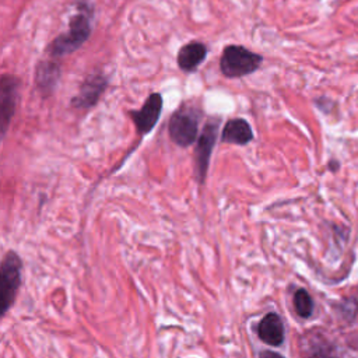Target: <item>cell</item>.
<instances>
[{
  "label": "cell",
  "mask_w": 358,
  "mask_h": 358,
  "mask_svg": "<svg viewBox=\"0 0 358 358\" xmlns=\"http://www.w3.org/2000/svg\"><path fill=\"white\" fill-rule=\"evenodd\" d=\"M77 13L70 18L69 32L57 36L49 52L53 57H62L77 50L91 34V22L94 17L92 0H77Z\"/></svg>",
  "instance_id": "obj_1"
},
{
  "label": "cell",
  "mask_w": 358,
  "mask_h": 358,
  "mask_svg": "<svg viewBox=\"0 0 358 358\" xmlns=\"http://www.w3.org/2000/svg\"><path fill=\"white\" fill-rule=\"evenodd\" d=\"M263 62V56L239 45H229L224 49L220 67L224 76L239 78L256 71Z\"/></svg>",
  "instance_id": "obj_2"
},
{
  "label": "cell",
  "mask_w": 358,
  "mask_h": 358,
  "mask_svg": "<svg viewBox=\"0 0 358 358\" xmlns=\"http://www.w3.org/2000/svg\"><path fill=\"white\" fill-rule=\"evenodd\" d=\"M22 278V262L20 256L10 250L3 259L0 268V308L4 316L15 301L17 291Z\"/></svg>",
  "instance_id": "obj_3"
},
{
  "label": "cell",
  "mask_w": 358,
  "mask_h": 358,
  "mask_svg": "<svg viewBox=\"0 0 358 358\" xmlns=\"http://www.w3.org/2000/svg\"><path fill=\"white\" fill-rule=\"evenodd\" d=\"M199 117L200 113L193 106L183 105L176 109L171 116L168 127L171 140L180 147L192 145L197 138Z\"/></svg>",
  "instance_id": "obj_4"
},
{
  "label": "cell",
  "mask_w": 358,
  "mask_h": 358,
  "mask_svg": "<svg viewBox=\"0 0 358 358\" xmlns=\"http://www.w3.org/2000/svg\"><path fill=\"white\" fill-rule=\"evenodd\" d=\"M218 127H220V120L218 119H210L203 131L201 136L197 140V145H196V173H197V179L200 183L204 182L208 165H210V158H211V152L217 140V134H218Z\"/></svg>",
  "instance_id": "obj_5"
},
{
  "label": "cell",
  "mask_w": 358,
  "mask_h": 358,
  "mask_svg": "<svg viewBox=\"0 0 358 358\" xmlns=\"http://www.w3.org/2000/svg\"><path fill=\"white\" fill-rule=\"evenodd\" d=\"M162 112V96L159 92L151 94L141 109L131 110V119L140 134L150 133L157 124Z\"/></svg>",
  "instance_id": "obj_6"
},
{
  "label": "cell",
  "mask_w": 358,
  "mask_h": 358,
  "mask_svg": "<svg viewBox=\"0 0 358 358\" xmlns=\"http://www.w3.org/2000/svg\"><path fill=\"white\" fill-rule=\"evenodd\" d=\"M20 81L11 76H3L0 83V120H1V133L6 134L10 120L14 115L17 96H18Z\"/></svg>",
  "instance_id": "obj_7"
},
{
  "label": "cell",
  "mask_w": 358,
  "mask_h": 358,
  "mask_svg": "<svg viewBox=\"0 0 358 358\" xmlns=\"http://www.w3.org/2000/svg\"><path fill=\"white\" fill-rule=\"evenodd\" d=\"M108 85V80L102 73H92L83 83L80 92L73 98L71 105L78 109H87L94 106Z\"/></svg>",
  "instance_id": "obj_8"
},
{
  "label": "cell",
  "mask_w": 358,
  "mask_h": 358,
  "mask_svg": "<svg viewBox=\"0 0 358 358\" xmlns=\"http://www.w3.org/2000/svg\"><path fill=\"white\" fill-rule=\"evenodd\" d=\"M257 336L268 345H281L285 338V330L280 315L275 312H268L264 315L257 324Z\"/></svg>",
  "instance_id": "obj_9"
},
{
  "label": "cell",
  "mask_w": 358,
  "mask_h": 358,
  "mask_svg": "<svg viewBox=\"0 0 358 358\" xmlns=\"http://www.w3.org/2000/svg\"><path fill=\"white\" fill-rule=\"evenodd\" d=\"M302 344V351H303V358H341L338 350L322 336L316 333H309L303 337Z\"/></svg>",
  "instance_id": "obj_10"
},
{
  "label": "cell",
  "mask_w": 358,
  "mask_h": 358,
  "mask_svg": "<svg viewBox=\"0 0 358 358\" xmlns=\"http://www.w3.org/2000/svg\"><path fill=\"white\" fill-rule=\"evenodd\" d=\"M252 140H253V130L250 124L242 117H235L228 120L221 133V141L228 144L246 145Z\"/></svg>",
  "instance_id": "obj_11"
},
{
  "label": "cell",
  "mask_w": 358,
  "mask_h": 358,
  "mask_svg": "<svg viewBox=\"0 0 358 358\" xmlns=\"http://www.w3.org/2000/svg\"><path fill=\"white\" fill-rule=\"evenodd\" d=\"M206 56H207L206 45L201 42L193 41L180 48V50L178 52L176 62L180 70L190 73L197 69V66L206 59Z\"/></svg>",
  "instance_id": "obj_12"
},
{
  "label": "cell",
  "mask_w": 358,
  "mask_h": 358,
  "mask_svg": "<svg viewBox=\"0 0 358 358\" xmlns=\"http://www.w3.org/2000/svg\"><path fill=\"white\" fill-rule=\"evenodd\" d=\"M60 78V69L52 60H43L38 64L35 71V81L43 95H50Z\"/></svg>",
  "instance_id": "obj_13"
},
{
  "label": "cell",
  "mask_w": 358,
  "mask_h": 358,
  "mask_svg": "<svg viewBox=\"0 0 358 358\" xmlns=\"http://www.w3.org/2000/svg\"><path fill=\"white\" fill-rule=\"evenodd\" d=\"M294 308L298 316L306 319L313 313V301L306 289L299 288L294 294Z\"/></svg>",
  "instance_id": "obj_14"
},
{
  "label": "cell",
  "mask_w": 358,
  "mask_h": 358,
  "mask_svg": "<svg viewBox=\"0 0 358 358\" xmlns=\"http://www.w3.org/2000/svg\"><path fill=\"white\" fill-rule=\"evenodd\" d=\"M259 358H285V357H284V355H281L280 352H275V351L263 350V351H260Z\"/></svg>",
  "instance_id": "obj_15"
}]
</instances>
